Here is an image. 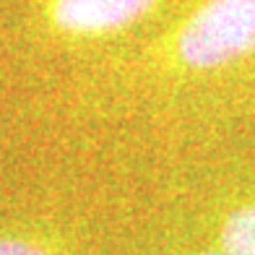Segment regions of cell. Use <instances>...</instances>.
I'll return each mask as SVG.
<instances>
[{
	"label": "cell",
	"instance_id": "1",
	"mask_svg": "<svg viewBox=\"0 0 255 255\" xmlns=\"http://www.w3.org/2000/svg\"><path fill=\"white\" fill-rule=\"evenodd\" d=\"M255 63V0H190L161 26L26 97L34 135L84 146L133 104L177 97Z\"/></svg>",
	"mask_w": 255,
	"mask_h": 255
},
{
	"label": "cell",
	"instance_id": "2",
	"mask_svg": "<svg viewBox=\"0 0 255 255\" xmlns=\"http://www.w3.org/2000/svg\"><path fill=\"white\" fill-rule=\"evenodd\" d=\"M190 0H0V68L24 97L161 26Z\"/></svg>",
	"mask_w": 255,
	"mask_h": 255
},
{
	"label": "cell",
	"instance_id": "3",
	"mask_svg": "<svg viewBox=\"0 0 255 255\" xmlns=\"http://www.w3.org/2000/svg\"><path fill=\"white\" fill-rule=\"evenodd\" d=\"M89 154L34 141L0 164V255H110Z\"/></svg>",
	"mask_w": 255,
	"mask_h": 255
},
{
	"label": "cell",
	"instance_id": "4",
	"mask_svg": "<svg viewBox=\"0 0 255 255\" xmlns=\"http://www.w3.org/2000/svg\"><path fill=\"white\" fill-rule=\"evenodd\" d=\"M203 242L224 255H255V190L216 206Z\"/></svg>",
	"mask_w": 255,
	"mask_h": 255
},
{
	"label": "cell",
	"instance_id": "5",
	"mask_svg": "<svg viewBox=\"0 0 255 255\" xmlns=\"http://www.w3.org/2000/svg\"><path fill=\"white\" fill-rule=\"evenodd\" d=\"M110 255H115V253H110ZM161 255H224V253L216 250L214 245H208V242H195V245H185V248L161 253Z\"/></svg>",
	"mask_w": 255,
	"mask_h": 255
}]
</instances>
